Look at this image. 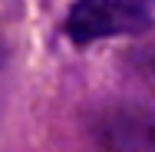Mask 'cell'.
<instances>
[{
	"instance_id": "6da1fadb",
	"label": "cell",
	"mask_w": 155,
	"mask_h": 152,
	"mask_svg": "<svg viewBox=\"0 0 155 152\" xmlns=\"http://www.w3.org/2000/svg\"><path fill=\"white\" fill-rule=\"evenodd\" d=\"M155 23V0H76L66 17V36L79 46L109 36H135Z\"/></svg>"
},
{
	"instance_id": "7a4b0ae2",
	"label": "cell",
	"mask_w": 155,
	"mask_h": 152,
	"mask_svg": "<svg viewBox=\"0 0 155 152\" xmlns=\"http://www.w3.org/2000/svg\"><path fill=\"white\" fill-rule=\"evenodd\" d=\"M99 146L106 152H155V119L142 113H106L96 122Z\"/></svg>"
},
{
	"instance_id": "3957f363",
	"label": "cell",
	"mask_w": 155,
	"mask_h": 152,
	"mask_svg": "<svg viewBox=\"0 0 155 152\" xmlns=\"http://www.w3.org/2000/svg\"><path fill=\"white\" fill-rule=\"evenodd\" d=\"M149 73H152V76H155V60H149Z\"/></svg>"
}]
</instances>
